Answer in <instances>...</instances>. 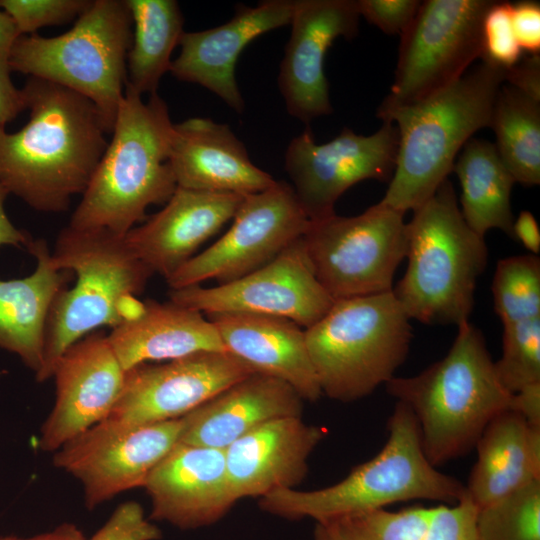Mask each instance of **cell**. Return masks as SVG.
<instances>
[{
	"label": "cell",
	"mask_w": 540,
	"mask_h": 540,
	"mask_svg": "<svg viewBox=\"0 0 540 540\" xmlns=\"http://www.w3.org/2000/svg\"><path fill=\"white\" fill-rule=\"evenodd\" d=\"M21 91L30 117L14 133L0 126V183L37 211L64 212L85 191L110 133L95 104L73 90L29 77Z\"/></svg>",
	"instance_id": "cell-1"
},
{
	"label": "cell",
	"mask_w": 540,
	"mask_h": 540,
	"mask_svg": "<svg viewBox=\"0 0 540 540\" xmlns=\"http://www.w3.org/2000/svg\"><path fill=\"white\" fill-rule=\"evenodd\" d=\"M173 125L157 93L145 102L125 88L111 140L68 226L125 236L150 205L166 203L177 188L169 161Z\"/></svg>",
	"instance_id": "cell-2"
},
{
	"label": "cell",
	"mask_w": 540,
	"mask_h": 540,
	"mask_svg": "<svg viewBox=\"0 0 540 540\" xmlns=\"http://www.w3.org/2000/svg\"><path fill=\"white\" fill-rule=\"evenodd\" d=\"M444 358L417 375L396 377L387 392L413 413L422 449L433 466L464 456L511 395L500 383L482 332L460 324Z\"/></svg>",
	"instance_id": "cell-3"
},
{
	"label": "cell",
	"mask_w": 540,
	"mask_h": 540,
	"mask_svg": "<svg viewBox=\"0 0 540 540\" xmlns=\"http://www.w3.org/2000/svg\"><path fill=\"white\" fill-rule=\"evenodd\" d=\"M504 73L482 61L446 88L380 118L398 133L395 169L380 203L405 213L434 195L460 149L476 131L490 127Z\"/></svg>",
	"instance_id": "cell-4"
},
{
	"label": "cell",
	"mask_w": 540,
	"mask_h": 540,
	"mask_svg": "<svg viewBox=\"0 0 540 540\" xmlns=\"http://www.w3.org/2000/svg\"><path fill=\"white\" fill-rule=\"evenodd\" d=\"M387 428L381 451L338 483L310 491L274 490L260 498L261 509L285 519L311 518L318 523L402 501L453 505L465 497V485L438 471L425 456L417 421L405 404L397 401Z\"/></svg>",
	"instance_id": "cell-5"
},
{
	"label": "cell",
	"mask_w": 540,
	"mask_h": 540,
	"mask_svg": "<svg viewBox=\"0 0 540 540\" xmlns=\"http://www.w3.org/2000/svg\"><path fill=\"white\" fill-rule=\"evenodd\" d=\"M59 270L76 275V283L55 298L46 323L43 365L35 378L52 377L61 355L102 326L112 329L138 315L141 293L154 274L130 250L124 236L104 229H62L51 253Z\"/></svg>",
	"instance_id": "cell-6"
},
{
	"label": "cell",
	"mask_w": 540,
	"mask_h": 540,
	"mask_svg": "<svg viewBox=\"0 0 540 540\" xmlns=\"http://www.w3.org/2000/svg\"><path fill=\"white\" fill-rule=\"evenodd\" d=\"M405 258L406 271L392 292L410 319L456 326L469 321L488 248L463 219L449 179L413 211Z\"/></svg>",
	"instance_id": "cell-7"
},
{
	"label": "cell",
	"mask_w": 540,
	"mask_h": 540,
	"mask_svg": "<svg viewBox=\"0 0 540 540\" xmlns=\"http://www.w3.org/2000/svg\"><path fill=\"white\" fill-rule=\"evenodd\" d=\"M412 337L410 318L392 291L335 300L305 329L322 394L341 402L366 397L391 380Z\"/></svg>",
	"instance_id": "cell-8"
},
{
	"label": "cell",
	"mask_w": 540,
	"mask_h": 540,
	"mask_svg": "<svg viewBox=\"0 0 540 540\" xmlns=\"http://www.w3.org/2000/svg\"><path fill=\"white\" fill-rule=\"evenodd\" d=\"M133 21L125 0H93L58 36L20 35L11 71L56 83L92 101L112 134L127 78Z\"/></svg>",
	"instance_id": "cell-9"
},
{
	"label": "cell",
	"mask_w": 540,
	"mask_h": 540,
	"mask_svg": "<svg viewBox=\"0 0 540 540\" xmlns=\"http://www.w3.org/2000/svg\"><path fill=\"white\" fill-rule=\"evenodd\" d=\"M404 214L380 202L363 213L310 221L302 236L316 279L335 300L387 293L406 257Z\"/></svg>",
	"instance_id": "cell-10"
},
{
	"label": "cell",
	"mask_w": 540,
	"mask_h": 540,
	"mask_svg": "<svg viewBox=\"0 0 540 540\" xmlns=\"http://www.w3.org/2000/svg\"><path fill=\"white\" fill-rule=\"evenodd\" d=\"M493 0H426L400 36L390 92L377 117L417 103L460 79L482 58V24Z\"/></svg>",
	"instance_id": "cell-11"
},
{
	"label": "cell",
	"mask_w": 540,
	"mask_h": 540,
	"mask_svg": "<svg viewBox=\"0 0 540 540\" xmlns=\"http://www.w3.org/2000/svg\"><path fill=\"white\" fill-rule=\"evenodd\" d=\"M309 222L292 186L276 181L245 196L229 230L166 281L171 289H180L239 279L274 260L303 236Z\"/></svg>",
	"instance_id": "cell-12"
},
{
	"label": "cell",
	"mask_w": 540,
	"mask_h": 540,
	"mask_svg": "<svg viewBox=\"0 0 540 540\" xmlns=\"http://www.w3.org/2000/svg\"><path fill=\"white\" fill-rule=\"evenodd\" d=\"M183 419L128 425L104 419L55 451L53 465L82 485L89 510L137 487L180 442Z\"/></svg>",
	"instance_id": "cell-13"
},
{
	"label": "cell",
	"mask_w": 540,
	"mask_h": 540,
	"mask_svg": "<svg viewBox=\"0 0 540 540\" xmlns=\"http://www.w3.org/2000/svg\"><path fill=\"white\" fill-rule=\"evenodd\" d=\"M398 149L391 122L364 136L344 128L337 137L317 144L310 128L294 137L285 152V170L310 221L335 214V204L350 187L364 180L389 182Z\"/></svg>",
	"instance_id": "cell-14"
},
{
	"label": "cell",
	"mask_w": 540,
	"mask_h": 540,
	"mask_svg": "<svg viewBox=\"0 0 540 540\" xmlns=\"http://www.w3.org/2000/svg\"><path fill=\"white\" fill-rule=\"evenodd\" d=\"M170 301L205 315L241 312L288 318L305 329L319 321L334 300L315 277L302 237L274 260L234 281L169 291Z\"/></svg>",
	"instance_id": "cell-15"
},
{
	"label": "cell",
	"mask_w": 540,
	"mask_h": 540,
	"mask_svg": "<svg viewBox=\"0 0 540 540\" xmlns=\"http://www.w3.org/2000/svg\"><path fill=\"white\" fill-rule=\"evenodd\" d=\"M254 373L227 352H199L125 373L121 395L106 419L146 425L179 419Z\"/></svg>",
	"instance_id": "cell-16"
},
{
	"label": "cell",
	"mask_w": 540,
	"mask_h": 540,
	"mask_svg": "<svg viewBox=\"0 0 540 540\" xmlns=\"http://www.w3.org/2000/svg\"><path fill=\"white\" fill-rule=\"evenodd\" d=\"M357 0H294L291 34L278 74L288 113L309 124L333 108L324 73L328 48L339 37L358 33Z\"/></svg>",
	"instance_id": "cell-17"
},
{
	"label": "cell",
	"mask_w": 540,
	"mask_h": 540,
	"mask_svg": "<svg viewBox=\"0 0 540 540\" xmlns=\"http://www.w3.org/2000/svg\"><path fill=\"white\" fill-rule=\"evenodd\" d=\"M125 373L107 335L92 332L71 345L53 369L56 400L41 428V450L55 452L106 419L121 395Z\"/></svg>",
	"instance_id": "cell-18"
},
{
	"label": "cell",
	"mask_w": 540,
	"mask_h": 540,
	"mask_svg": "<svg viewBox=\"0 0 540 540\" xmlns=\"http://www.w3.org/2000/svg\"><path fill=\"white\" fill-rule=\"evenodd\" d=\"M144 488L151 518L180 529H196L221 519L235 504L225 449L179 442L150 472Z\"/></svg>",
	"instance_id": "cell-19"
},
{
	"label": "cell",
	"mask_w": 540,
	"mask_h": 540,
	"mask_svg": "<svg viewBox=\"0 0 540 540\" xmlns=\"http://www.w3.org/2000/svg\"><path fill=\"white\" fill-rule=\"evenodd\" d=\"M292 14L291 0H266L254 7L237 5L235 15L223 25L184 32L180 54L172 61L170 72L178 80L207 88L241 113L244 100L235 79L239 55L260 35L290 24Z\"/></svg>",
	"instance_id": "cell-20"
},
{
	"label": "cell",
	"mask_w": 540,
	"mask_h": 540,
	"mask_svg": "<svg viewBox=\"0 0 540 540\" xmlns=\"http://www.w3.org/2000/svg\"><path fill=\"white\" fill-rule=\"evenodd\" d=\"M244 196L177 187L162 210L124 236L132 253L166 280L232 220Z\"/></svg>",
	"instance_id": "cell-21"
},
{
	"label": "cell",
	"mask_w": 540,
	"mask_h": 540,
	"mask_svg": "<svg viewBox=\"0 0 540 540\" xmlns=\"http://www.w3.org/2000/svg\"><path fill=\"white\" fill-rule=\"evenodd\" d=\"M327 431L302 417L268 421L225 449L230 489L237 501L263 497L300 484L308 472V459Z\"/></svg>",
	"instance_id": "cell-22"
},
{
	"label": "cell",
	"mask_w": 540,
	"mask_h": 540,
	"mask_svg": "<svg viewBox=\"0 0 540 540\" xmlns=\"http://www.w3.org/2000/svg\"><path fill=\"white\" fill-rule=\"evenodd\" d=\"M169 161L177 187L187 189L245 197L276 182L250 160L227 124L204 117L173 125Z\"/></svg>",
	"instance_id": "cell-23"
},
{
	"label": "cell",
	"mask_w": 540,
	"mask_h": 540,
	"mask_svg": "<svg viewBox=\"0 0 540 540\" xmlns=\"http://www.w3.org/2000/svg\"><path fill=\"white\" fill-rule=\"evenodd\" d=\"M220 336L224 349L254 373L280 379L303 400L316 401L323 394L313 367L305 330L280 316L222 312L206 315Z\"/></svg>",
	"instance_id": "cell-24"
},
{
	"label": "cell",
	"mask_w": 540,
	"mask_h": 540,
	"mask_svg": "<svg viewBox=\"0 0 540 540\" xmlns=\"http://www.w3.org/2000/svg\"><path fill=\"white\" fill-rule=\"evenodd\" d=\"M303 401L286 382L252 373L183 416L180 442L226 449L268 421L301 417Z\"/></svg>",
	"instance_id": "cell-25"
},
{
	"label": "cell",
	"mask_w": 540,
	"mask_h": 540,
	"mask_svg": "<svg viewBox=\"0 0 540 540\" xmlns=\"http://www.w3.org/2000/svg\"><path fill=\"white\" fill-rule=\"evenodd\" d=\"M107 338L125 371L150 361L226 352L217 329L203 313L171 301H145L138 315L113 328Z\"/></svg>",
	"instance_id": "cell-26"
},
{
	"label": "cell",
	"mask_w": 540,
	"mask_h": 540,
	"mask_svg": "<svg viewBox=\"0 0 540 540\" xmlns=\"http://www.w3.org/2000/svg\"><path fill=\"white\" fill-rule=\"evenodd\" d=\"M26 248L37 260L34 272L22 279L0 280V348L18 355L36 375L43 365L51 306L73 273L54 265L45 239H31Z\"/></svg>",
	"instance_id": "cell-27"
},
{
	"label": "cell",
	"mask_w": 540,
	"mask_h": 540,
	"mask_svg": "<svg viewBox=\"0 0 540 540\" xmlns=\"http://www.w3.org/2000/svg\"><path fill=\"white\" fill-rule=\"evenodd\" d=\"M477 461L465 485V496L477 509L540 479V426L506 410L480 435Z\"/></svg>",
	"instance_id": "cell-28"
},
{
	"label": "cell",
	"mask_w": 540,
	"mask_h": 540,
	"mask_svg": "<svg viewBox=\"0 0 540 540\" xmlns=\"http://www.w3.org/2000/svg\"><path fill=\"white\" fill-rule=\"evenodd\" d=\"M452 172L460 183L459 208L467 225L481 237L491 229H499L514 239L511 192L516 182L494 143L471 138L455 160Z\"/></svg>",
	"instance_id": "cell-29"
},
{
	"label": "cell",
	"mask_w": 540,
	"mask_h": 540,
	"mask_svg": "<svg viewBox=\"0 0 540 540\" xmlns=\"http://www.w3.org/2000/svg\"><path fill=\"white\" fill-rule=\"evenodd\" d=\"M125 1L133 21L125 88L152 95L170 71L172 52L184 33V18L175 0Z\"/></svg>",
	"instance_id": "cell-30"
},
{
	"label": "cell",
	"mask_w": 540,
	"mask_h": 540,
	"mask_svg": "<svg viewBox=\"0 0 540 540\" xmlns=\"http://www.w3.org/2000/svg\"><path fill=\"white\" fill-rule=\"evenodd\" d=\"M496 150L515 182L540 183V102L502 84L492 111Z\"/></svg>",
	"instance_id": "cell-31"
},
{
	"label": "cell",
	"mask_w": 540,
	"mask_h": 540,
	"mask_svg": "<svg viewBox=\"0 0 540 540\" xmlns=\"http://www.w3.org/2000/svg\"><path fill=\"white\" fill-rule=\"evenodd\" d=\"M433 507L378 509L316 523L314 540H423Z\"/></svg>",
	"instance_id": "cell-32"
},
{
	"label": "cell",
	"mask_w": 540,
	"mask_h": 540,
	"mask_svg": "<svg viewBox=\"0 0 540 540\" xmlns=\"http://www.w3.org/2000/svg\"><path fill=\"white\" fill-rule=\"evenodd\" d=\"M492 293L503 326L540 317V259L511 256L497 263Z\"/></svg>",
	"instance_id": "cell-33"
},
{
	"label": "cell",
	"mask_w": 540,
	"mask_h": 540,
	"mask_svg": "<svg viewBox=\"0 0 540 540\" xmlns=\"http://www.w3.org/2000/svg\"><path fill=\"white\" fill-rule=\"evenodd\" d=\"M478 540H540V479L477 509Z\"/></svg>",
	"instance_id": "cell-34"
},
{
	"label": "cell",
	"mask_w": 540,
	"mask_h": 540,
	"mask_svg": "<svg viewBox=\"0 0 540 540\" xmlns=\"http://www.w3.org/2000/svg\"><path fill=\"white\" fill-rule=\"evenodd\" d=\"M495 370L510 394L540 382V317L503 326L502 355Z\"/></svg>",
	"instance_id": "cell-35"
},
{
	"label": "cell",
	"mask_w": 540,
	"mask_h": 540,
	"mask_svg": "<svg viewBox=\"0 0 540 540\" xmlns=\"http://www.w3.org/2000/svg\"><path fill=\"white\" fill-rule=\"evenodd\" d=\"M91 0H0V9L14 22L19 35L76 20Z\"/></svg>",
	"instance_id": "cell-36"
},
{
	"label": "cell",
	"mask_w": 540,
	"mask_h": 540,
	"mask_svg": "<svg viewBox=\"0 0 540 540\" xmlns=\"http://www.w3.org/2000/svg\"><path fill=\"white\" fill-rule=\"evenodd\" d=\"M482 41V61L507 69L521 60L523 51L512 27L511 3L492 2L483 19Z\"/></svg>",
	"instance_id": "cell-37"
},
{
	"label": "cell",
	"mask_w": 540,
	"mask_h": 540,
	"mask_svg": "<svg viewBox=\"0 0 540 540\" xmlns=\"http://www.w3.org/2000/svg\"><path fill=\"white\" fill-rule=\"evenodd\" d=\"M476 506L464 497L453 505L433 507L423 540H478Z\"/></svg>",
	"instance_id": "cell-38"
},
{
	"label": "cell",
	"mask_w": 540,
	"mask_h": 540,
	"mask_svg": "<svg viewBox=\"0 0 540 540\" xmlns=\"http://www.w3.org/2000/svg\"><path fill=\"white\" fill-rule=\"evenodd\" d=\"M161 536L159 528L145 518L142 506L136 501H126L86 540H158Z\"/></svg>",
	"instance_id": "cell-39"
},
{
	"label": "cell",
	"mask_w": 540,
	"mask_h": 540,
	"mask_svg": "<svg viewBox=\"0 0 540 540\" xmlns=\"http://www.w3.org/2000/svg\"><path fill=\"white\" fill-rule=\"evenodd\" d=\"M419 0H357L360 16L388 35H402L414 19Z\"/></svg>",
	"instance_id": "cell-40"
},
{
	"label": "cell",
	"mask_w": 540,
	"mask_h": 540,
	"mask_svg": "<svg viewBox=\"0 0 540 540\" xmlns=\"http://www.w3.org/2000/svg\"><path fill=\"white\" fill-rule=\"evenodd\" d=\"M511 21L522 51L540 54V4L538 1L511 3Z\"/></svg>",
	"instance_id": "cell-41"
},
{
	"label": "cell",
	"mask_w": 540,
	"mask_h": 540,
	"mask_svg": "<svg viewBox=\"0 0 540 540\" xmlns=\"http://www.w3.org/2000/svg\"><path fill=\"white\" fill-rule=\"evenodd\" d=\"M504 82L540 102V54L528 55L505 69Z\"/></svg>",
	"instance_id": "cell-42"
},
{
	"label": "cell",
	"mask_w": 540,
	"mask_h": 540,
	"mask_svg": "<svg viewBox=\"0 0 540 540\" xmlns=\"http://www.w3.org/2000/svg\"><path fill=\"white\" fill-rule=\"evenodd\" d=\"M11 68L7 59L0 57V126L15 119L26 109L23 93L17 89L10 77Z\"/></svg>",
	"instance_id": "cell-43"
},
{
	"label": "cell",
	"mask_w": 540,
	"mask_h": 540,
	"mask_svg": "<svg viewBox=\"0 0 540 540\" xmlns=\"http://www.w3.org/2000/svg\"><path fill=\"white\" fill-rule=\"evenodd\" d=\"M509 410L520 414L530 425L540 426V382L512 394Z\"/></svg>",
	"instance_id": "cell-44"
},
{
	"label": "cell",
	"mask_w": 540,
	"mask_h": 540,
	"mask_svg": "<svg viewBox=\"0 0 540 540\" xmlns=\"http://www.w3.org/2000/svg\"><path fill=\"white\" fill-rule=\"evenodd\" d=\"M514 239H518L532 254L540 252V230L531 212L522 211L513 222Z\"/></svg>",
	"instance_id": "cell-45"
},
{
	"label": "cell",
	"mask_w": 540,
	"mask_h": 540,
	"mask_svg": "<svg viewBox=\"0 0 540 540\" xmlns=\"http://www.w3.org/2000/svg\"><path fill=\"white\" fill-rule=\"evenodd\" d=\"M8 194V190L0 183V246L26 247L32 238L27 232L16 228L5 212L4 203Z\"/></svg>",
	"instance_id": "cell-46"
},
{
	"label": "cell",
	"mask_w": 540,
	"mask_h": 540,
	"mask_svg": "<svg viewBox=\"0 0 540 540\" xmlns=\"http://www.w3.org/2000/svg\"><path fill=\"white\" fill-rule=\"evenodd\" d=\"M0 540H86L83 532L72 523H63L51 531L31 537L1 536Z\"/></svg>",
	"instance_id": "cell-47"
},
{
	"label": "cell",
	"mask_w": 540,
	"mask_h": 540,
	"mask_svg": "<svg viewBox=\"0 0 540 540\" xmlns=\"http://www.w3.org/2000/svg\"><path fill=\"white\" fill-rule=\"evenodd\" d=\"M19 33L13 20L0 9V57L8 59Z\"/></svg>",
	"instance_id": "cell-48"
}]
</instances>
